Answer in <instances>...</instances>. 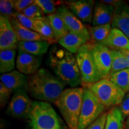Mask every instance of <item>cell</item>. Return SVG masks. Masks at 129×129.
Masks as SVG:
<instances>
[{
  "instance_id": "obj_1",
  "label": "cell",
  "mask_w": 129,
  "mask_h": 129,
  "mask_svg": "<svg viewBox=\"0 0 129 129\" xmlns=\"http://www.w3.org/2000/svg\"><path fill=\"white\" fill-rule=\"evenodd\" d=\"M64 87L65 83L47 69L42 68L28 76L25 89L36 101L54 104L64 90Z\"/></svg>"
},
{
  "instance_id": "obj_2",
  "label": "cell",
  "mask_w": 129,
  "mask_h": 129,
  "mask_svg": "<svg viewBox=\"0 0 129 129\" xmlns=\"http://www.w3.org/2000/svg\"><path fill=\"white\" fill-rule=\"evenodd\" d=\"M49 62L57 78L71 88L82 84L76 56L74 54L63 47L54 46L50 51Z\"/></svg>"
},
{
  "instance_id": "obj_3",
  "label": "cell",
  "mask_w": 129,
  "mask_h": 129,
  "mask_svg": "<svg viewBox=\"0 0 129 129\" xmlns=\"http://www.w3.org/2000/svg\"><path fill=\"white\" fill-rule=\"evenodd\" d=\"M84 88L64 89L54 104L60 111L68 129H77L84 100Z\"/></svg>"
},
{
  "instance_id": "obj_4",
  "label": "cell",
  "mask_w": 129,
  "mask_h": 129,
  "mask_svg": "<svg viewBox=\"0 0 129 129\" xmlns=\"http://www.w3.org/2000/svg\"><path fill=\"white\" fill-rule=\"evenodd\" d=\"M28 120L30 129H67L53 106L46 102L32 101Z\"/></svg>"
},
{
  "instance_id": "obj_5",
  "label": "cell",
  "mask_w": 129,
  "mask_h": 129,
  "mask_svg": "<svg viewBox=\"0 0 129 129\" xmlns=\"http://www.w3.org/2000/svg\"><path fill=\"white\" fill-rule=\"evenodd\" d=\"M87 88L106 108L118 106L126 94L109 78L102 79Z\"/></svg>"
},
{
  "instance_id": "obj_6",
  "label": "cell",
  "mask_w": 129,
  "mask_h": 129,
  "mask_svg": "<svg viewBox=\"0 0 129 129\" xmlns=\"http://www.w3.org/2000/svg\"><path fill=\"white\" fill-rule=\"evenodd\" d=\"M106 109L89 89L84 88V100L77 129L86 128L105 112Z\"/></svg>"
},
{
  "instance_id": "obj_7",
  "label": "cell",
  "mask_w": 129,
  "mask_h": 129,
  "mask_svg": "<svg viewBox=\"0 0 129 129\" xmlns=\"http://www.w3.org/2000/svg\"><path fill=\"white\" fill-rule=\"evenodd\" d=\"M86 44L92 55L99 80L108 78L112 62L111 50L103 44L91 41H88Z\"/></svg>"
},
{
  "instance_id": "obj_8",
  "label": "cell",
  "mask_w": 129,
  "mask_h": 129,
  "mask_svg": "<svg viewBox=\"0 0 129 129\" xmlns=\"http://www.w3.org/2000/svg\"><path fill=\"white\" fill-rule=\"evenodd\" d=\"M75 56L81 77L83 87L87 88L99 80L92 55L86 43L81 47Z\"/></svg>"
},
{
  "instance_id": "obj_9",
  "label": "cell",
  "mask_w": 129,
  "mask_h": 129,
  "mask_svg": "<svg viewBox=\"0 0 129 129\" xmlns=\"http://www.w3.org/2000/svg\"><path fill=\"white\" fill-rule=\"evenodd\" d=\"M32 101L30 99L25 87H21L14 91L8 105L6 114L14 118L28 119Z\"/></svg>"
},
{
  "instance_id": "obj_10",
  "label": "cell",
  "mask_w": 129,
  "mask_h": 129,
  "mask_svg": "<svg viewBox=\"0 0 129 129\" xmlns=\"http://www.w3.org/2000/svg\"><path fill=\"white\" fill-rule=\"evenodd\" d=\"M57 13L62 17L69 32L77 34L88 41H90L91 38L86 26L84 25L82 21L80 20L67 6L64 4L60 5L57 8Z\"/></svg>"
},
{
  "instance_id": "obj_11",
  "label": "cell",
  "mask_w": 129,
  "mask_h": 129,
  "mask_svg": "<svg viewBox=\"0 0 129 129\" xmlns=\"http://www.w3.org/2000/svg\"><path fill=\"white\" fill-rule=\"evenodd\" d=\"M19 40L9 17L0 16V51L17 49Z\"/></svg>"
},
{
  "instance_id": "obj_12",
  "label": "cell",
  "mask_w": 129,
  "mask_h": 129,
  "mask_svg": "<svg viewBox=\"0 0 129 129\" xmlns=\"http://www.w3.org/2000/svg\"><path fill=\"white\" fill-rule=\"evenodd\" d=\"M95 3L93 0H78L64 1L63 4L82 22L92 23Z\"/></svg>"
},
{
  "instance_id": "obj_13",
  "label": "cell",
  "mask_w": 129,
  "mask_h": 129,
  "mask_svg": "<svg viewBox=\"0 0 129 129\" xmlns=\"http://www.w3.org/2000/svg\"><path fill=\"white\" fill-rule=\"evenodd\" d=\"M41 59L37 56L18 50L16 67L17 71L25 75H30L40 69Z\"/></svg>"
},
{
  "instance_id": "obj_14",
  "label": "cell",
  "mask_w": 129,
  "mask_h": 129,
  "mask_svg": "<svg viewBox=\"0 0 129 129\" xmlns=\"http://www.w3.org/2000/svg\"><path fill=\"white\" fill-rule=\"evenodd\" d=\"M114 8L112 28L118 29L129 38V6L125 1H120Z\"/></svg>"
},
{
  "instance_id": "obj_15",
  "label": "cell",
  "mask_w": 129,
  "mask_h": 129,
  "mask_svg": "<svg viewBox=\"0 0 129 129\" xmlns=\"http://www.w3.org/2000/svg\"><path fill=\"white\" fill-rule=\"evenodd\" d=\"M114 10V6L105 4L102 1L95 3L92 20L93 26H96L112 23Z\"/></svg>"
},
{
  "instance_id": "obj_16",
  "label": "cell",
  "mask_w": 129,
  "mask_h": 129,
  "mask_svg": "<svg viewBox=\"0 0 129 129\" xmlns=\"http://www.w3.org/2000/svg\"><path fill=\"white\" fill-rule=\"evenodd\" d=\"M101 44L114 50H129V38L123 32L117 28H112L109 36Z\"/></svg>"
},
{
  "instance_id": "obj_17",
  "label": "cell",
  "mask_w": 129,
  "mask_h": 129,
  "mask_svg": "<svg viewBox=\"0 0 129 129\" xmlns=\"http://www.w3.org/2000/svg\"><path fill=\"white\" fill-rule=\"evenodd\" d=\"M10 22L13 28L15 31L19 41H48L49 43H53L52 41L48 40L46 37L42 36L41 35L37 33L34 30H30L24 27L19 23V21L13 17H10Z\"/></svg>"
},
{
  "instance_id": "obj_18",
  "label": "cell",
  "mask_w": 129,
  "mask_h": 129,
  "mask_svg": "<svg viewBox=\"0 0 129 129\" xmlns=\"http://www.w3.org/2000/svg\"><path fill=\"white\" fill-rule=\"evenodd\" d=\"M26 75L17 70H13L7 73L3 74L0 77L1 82L7 87L14 91L18 88L25 87L27 82Z\"/></svg>"
},
{
  "instance_id": "obj_19",
  "label": "cell",
  "mask_w": 129,
  "mask_h": 129,
  "mask_svg": "<svg viewBox=\"0 0 129 129\" xmlns=\"http://www.w3.org/2000/svg\"><path fill=\"white\" fill-rule=\"evenodd\" d=\"M57 42L70 53L77 54L81 47L88 41L77 34L69 32L67 35L57 40Z\"/></svg>"
},
{
  "instance_id": "obj_20",
  "label": "cell",
  "mask_w": 129,
  "mask_h": 129,
  "mask_svg": "<svg viewBox=\"0 0 129 129\" xmlns=\"http://www.w3.org/2000/svg\"><path fill=\"white\" fill-rule=\"evenodd\" d=\"M50 44L48 41H19L17 49L32 55L40 56L47 53Z\"/></svg>"
},
{
  "instance_id": "obj_21",
  "label": "cell",
  "mask_w": 129,
  "mask_h": 129,
  "mask_svg": "<svg viewBox=\"0 0 129 129\" xmlns=\"http://www.w3.org/2000/svg\"><path fill=\"white\" fill-rule=\"evenodd\" d=\"M107 112V117L104 129L123 128L124 118L120 108L118 106L113 107Z\"/></svg>"
},
{
  "instance_id": "obj_22",
  "label": "cell",
  "mask_w": 129,
  "mask_h": 129,
  "mask_svg": "<svg viewBox=\"0 0 129 129\" xmlns=\"http://www.w3.org/2000/svg\"><path fill=\"white\" fill-rule=\"evenodd\" d=\"M90 36V41L101 44L109 36L112 30L111 23L99 26H86Z\"/></svg>"
},
{
  "instance_id": "obj_23",
  "label": "cell",
  "mask_w": 129,
  "mask_h": 129,
  "mask_svg": "<svg viewBox=\"0 0 129 129\" xmlns=\"http://www.w3.org/2000/svg\"><path fill=\"white\" fill-rule=\"evenodd\" d=\"M34 26L35 31L37 33L48 38L53 43L57 41V40L55 39L50 22L47 16H44L40 18L34 19Z\"/></svg>"
},
{
  "instance_id": "obj_24",
  "label": "cell",
  "mask_w": 129,
  "mask_h": 129,
  "mask_svg": "<svg viewBox=\"0 0 129 129\" xmlns=\"http://www.w3.org/2000/svg\"><path fill=\"white\" fill-rule=\"evenodd\" d=\"M16 50H4L0 51V72L7 73L15 68Z\"/></svg>"
},
{
  "instance_id": "obj_25",
  "label": "cell",
  "mask_w": 129,
  "mask_h": 129,
  "mask_svg": "<svg viewBox=\"0 0 129 129\" xmlns=\"http://www.w3.org/2000/svg\"><path fill=\"white\" fill-rule=\"evenodd\" d=\"M47 16L50 22L53 34L57 41L68 33V29L63 20L57 13Z\"/></svg>"
},
{
  "instance_id": "obj_26",
  "label": "cell",
  "mask_w": 129,
  "mask_h": 129,
  "mask_svg": "<svg viewBox=\"0 0 129 129\" xmlns=\"http://www.w3.org/2000/svg\"><path fill=\"white\" fill-rule=\"evenodd\" d=\"M111 53L112 62L109 76L115 72L129 68V60L123 56L120 51L111 50Z\"/></svg>"
},
{
  "instance_id": "obj_27",
  "label": "cell",
  "mask_w": 129,
  "mask_h": 129,
  "mask_svg": "<svg viewBox=\"0 0 129 129\" xmlns=\"http://www.w3.org/2000/svg\"><path fill=\"white\" fill-rule=\"evenodd\" d=\"M108 78L125 93H129V68L115 72Z\"/></svg>"
},
{
  "instance_id": "obj_28",
  "label": "cell",
  "mask_w": 129,
  "mask_h": 129,
  "mask_svg": "<svg viewBox=\"0 0 129 129\" xmlns=\"http://www.w3.org/2000/svg\"><path fill=\"white\" fill-rule=\"evenodd\" d=\"M35 4L38 5L44 14L50 15L57 13V8L64 3V1H56L53 0H35Z\"/></svg>"
},
{
  "instance_id": "obj_29",
  "label": "cell",
  "mask_w": 129,
  "mask_h": 129,
  "mask_svg": "<svg viewBox=\"0 0 129 129\" xmlns=\"http://www.w3.org/2000/svg\"><path fill=\"white\" fill-rule=\"evenodd\" d=\"M22 13L29 18L34 19V20L44 16L45 14L41 8L37 4H35V2L29 6L28 7H27L25 10H24Z\"/></svg>"
},
{
  "instance_id": "obj_30",
  "label": "cell",
  "mask_w": 129,
  "mask_h": 129,
  "mask_svg": "<svg viewBox=\"0 0 129 129\" xmlns=\"http://www.w3.org/2000/svg\"><path fill=\"white\" fill-rule=\"evenodd\" d=\"M0 12L1 15L12 17L16 12L14 8V1L12 0H1L0 1Z\"/></svg>"
},
{
  "instance_id": "obj_31",
  "label": "cell",
  "mask_w": 129,
  "mask_h": 129,
  "mask_svg": "<svg viewBox=\"0 0 129 129\" xmlns=\"http://www.w3.org/2000/svg\"><path fill=\"white\" fill-rule=\"evenodd\" d=\"M13 93H14L13 90L7 87L4 84L0 82V105L1 108H3L7 104Z\"/></svg>"
},
{
  "instance_id": "obj_32",
  "label": "cell",
  "mask_w": 129,
  "mask_h": 129,
  "mask_svg": "<svg viewBox=\"0 0 129 129\" xmlns=\"http://www.w3.org/2000/svg\"><path fill=\"white\" fill-rule=\"evenodd\" d=\"M12 17H14L16 20H18L19 23L23 26L35 31L34 26V19L29 18L24 15L23 14H22V13L16 12L14 13Z\"/></svg>"
},
{
  "instance_id": "obj_33",
  "label": "cell",
  "mask_w": 129,
  "mask_h": 129,
  "mask_svg": "<svg viewBox=\"0 0 129 129\" xmlns=\"http://www.w3.org/2000/svg\"><path fill=\"white\" fill-rule=\"evenodd\" d=\"M108 112H104L85 129H104Z\"/></svg>"
},
{
  "instance_id": "obj_34",
  "label": "cell",
  "mask_w": 129,
  "mask_h": 129,
  "mask_svg": "<svg viewBox=\"0 0 129 129\" xmlns=\"http://www.w3.org/2000/svg\"><path fill=\"white\" fill-rule=\"evenodd\" d=\"M34 3V1H32V0H14V10L16 12L22 13L24 10H25Z\"/></svg>"
},
{
  "instance_id": "obj_35",
  "label": "cell",
  "mask_w": 129,
  "mask_h": 129,
  "mask_svg": "<svg viewBox=\"0 0 129 129\" xmlns=\"http://www.w3.org/2000/svg\"><path fill=\"white\" fill-rule=\"evenodd\" d=\"M121 111L124 118L128 117L129 116V93L125 94L122 102L118 106Z\"/></svg>"
},
{
  "instance_id": "obj_36",
  "label": "cell",
  "mask_w": 129,
  "mask_h": 129,
  "mask_svg": "<svg viewBox=\"0 0 129 129\" xmlns=\"http://www.w3.org/2000/svg\"><path fill=\"white\" fill-rule=\"evenodd\" d=\"M124 129H129V116L127 118L126 120L124 122Z\"/></svg>"
},
{
  "instance_id": "obj_37",
  "label": "cell",
  "mask_w": 129,
  "mask_h": 129,
  "mask_svg": "<svg viewBox=\"0 0 129 129\" xmlns=\"http://www.w3.org/2000/svg\"><path fill=\"white\" fill-rule=\"evenodd\" d=\"M120 51L123 54L124 56H125L128 60H129V50H122Z\"/></svg>"
},
{
  "instance_id": "obj_38",
  "label": "cell",
  "mask_w": 129,
  "mask_h": 129,
  "mask_svg": "<svg viewBox=\"0 0 129 129\" xmlns=\"http://www.w3.org/2000/svg\"><path fill=\"white\" fill-rule=\"evenodd\" d=\"M122 129H124V128H122Z\"/></svg>"
}]
</instances>
